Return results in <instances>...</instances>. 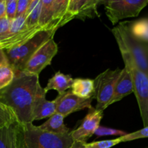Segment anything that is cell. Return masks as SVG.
Segmentation results:
<instances>
[{
	"instance_id": "3",
	"label": "cell",
	"mask_w": 148,
	"mask_h": 148,
	"mask_svg": "<svg viewBox=\"0 0 148 148\" xmlns=\"http://www.w3.org/2000/svg\"><path fill=\"white\" fill-rule=\"evenodd\" d=\"M119 47L124 48L134 58L142 71L148 75V43L139 40L132 33L128 23H120L112 29Z\"/></svg>"
},
{
	"instance_id": "29",
	"label": "cell",
	"mask_w": 148,
	"mask_h": 148,
	"mask_svg": "<svg viewBox=\"0 0 148 148\" xmlns=\"http://www.w3.org/2000/svg\"><path fill=\"white\" fill-rule=\"evenodd\" d=\"M7 65H9L7 56L4 53V51L0 48V67L3 66H7Z\"/></svg>"
},
{
	"instance_id": "28",
	"label": "cell",
	"mask_w": 148,
	"mask_h": 148,
	"mask_svg": "<svg viewBox=\"0 0 148 148\" xmlns=\"http://www.w3.org/2000/svg\"><path fill=\"white\" fill-rule=\"evenodd\" d=\"M30 1H31V0H17L16 17L25 15V13L27 12Z\"/></svg>"
},
{
	"instance_id": "27",
	"label": "cell",
	"mask_w": 148,
	"mask_h": 148,
	"mask_svg": "<svg viewBox=\"0 0 148 148\" xmlns=\"http://www.w3.org/2000/svg\"><path fill=\"white\" fill-rule=\"evenodd\" d=\"M10 27V21L7 17L0 18V41L7 36Z\"/></svg>"
},
{
	"instance_id": "32",
	"label": "cell",
	"mask_w": 148,
	"mask_h": 148,
	"mask_svg": "<svg viewBox=\"0 0 148 148\" xmlns=\"http://www.w3.org/2000/svg\"><path fill=\"white\" fill-rule=\"evenodd\" d=\"M147 148H148V147H147Z\"/></svg>"
},
{
	"instance_id": "17",
	"label": "cell",
	"mask_w": 148,
	"mask_h": 148,
	"mask_svg": "<svg viewBox=\"0 0 148 148\" xmlns=\"http://www.w3.org/2000/svg\"><path fill=\"white\" fill-rule=\"evenodd\" d=\"M71 91L74 95L82 98H94L95 87L93 79L76 78L74 79L71 87Z\"/></svg>"
},
{
	"instance_id": "30",
	"label": "cell",
	"mask_w": 148,
	"mask_h": 148,
	"mask_svg": "<svg viewBox=\"0 0 148 148\" xmlns=\"http://www.w3.org/2000/svg\"><path fill=\"white\" fill-rule=\"evenodd\" d=\"M6 17V0H0V18Z\"/></svg>"
},
{
	"instance_id": "25",
	"label": "cell",
	"mask_w": 148,
	"mask_h": 148,
	"mask_svg": "<svg viewBox=\"0 0 148 148\" xmlns=\"http://www.w3.org/2000/svg\"><path fill=\"white\" fill-rule=\"evenodd\" d=\"M17 0H6V17L10 21L15 19Z\"/></svg>"
},
{
	"instance_id": "24",
	"label": "cell",
	"mask_w": 148,
	"mask_h": 148,
	"mask_svg": "<svg viewBox=\"0 0 148 148\" xmlns=\"http://www.w3.org/2000/svg\"><path fill=\"white\" fill-rule=\"evenodd\" d=\"M143 138H148V126L147 127H144V128L142 129V130H138V131L137 132L130 133V134H125V135L122 136V137H120L121 143L132 141V140Z\"/></svg>"
},
{
	"instance_id": "26",
	"label": "cell",
	"mask_w": 148,
	"mask_h": 148,
	"mask_svg": "<svg viewBox=\"0 0 148 148\" xmlns=\"http://www.w3.org/2000/svg\"><path fill=\"white\" fill-rule=\"evenodd\" d=\"M95 135L98 137H101V136H106V135H120L121 137L127 134V133L124 131H121V130H114V129L111 128H106L104 127H98L96 131L95 132Z\"/></svg>"
},
{
	"instance_id": "14",
	"label": "cell",
	"mask_w": 148,
	"mask_h": 148,
	"mask_svg": "<svg viewBox=\"0 0 148 148\" xmlns=\"http://www.w3.org/2000/svg\"><path fill=\"white\" fill-rule=\"evenodd\" d=\"M46 95L43 94L36 99L33 108V121L51 117L56 112V103L55 99L51 101H47L46 99Z\"/></svg>"
},
{
	"instance_id": "7",
	"label": "cell",
	"mask_w": 148,
	"mask_h": 148,
	"mask_svg": "<svg viewBox=\"0 0 148 148\" xmlns=\"http://www.w3.org/2000/svg\"><path fill=\"white\" fill-rule=\"evenodd\" d=\"M121 69H108L100 74L94 79L95 95L94 98L97 100V106L95 109L98 111H103L109 106V103L114 95L116 83L121 74Z\"/></svg>"
},
{
	"instance_id": "1",
	"label": "cell",
	"mask_w": 148,
	"mask_h": 148,
	"mask_svg": "<svg viewBox=\"0 0 148 148\" xmlns=\"http://www.w3.org/2000/svg\"><path fill=\"white\" fill-rule=\"evenodd\" d=\"M14 71L13 80L0 90V103L12 110L20 124L33 123L36 99L46 92L40 86L38 75Z\"/></svg>"
},
{
	"instance_id": "31",
	"label": "cell",
	"mask_w": 148,
	"mask_h": 148,
	"mask_svg": "<svg viewBox=\"0 0 148 148\" xmlns=\"http://www.w3.org/2000/svg\"><path fill=\"white\" fill-rule=\"evenodd\" d=\"M85 143H80V142H74L71 148H85Z\"/></svg>"
},
{
	"instance_id": "8",
	"label": "cell",
	"mask_w": 148,
	"mask_h": 148,
	"mask_svg": "<svg viewBox=\"0 0 148 148\" xmlns=\"http://www.w3.org/2000/svg\"><path fill=\"white\" fill-rule=\"evenodd\" d=\"M106 14L113 25L121 20L139 15L148 4V0H112L103 1Z\"/></svg>"
},
{
	"instance_id": "10",
	"label": "cell",
	"mask_w": 148,
	"mask_h": 148,
	"mask_svg": "<svg viewBox=\"0 0 148 148\" xmlns=\"http://www.w3.org/2000/svg\"><path fill=\"white\" fill-rule=\"evenodd\" d=\"M55 101L56 103V113L66 117L69 114L85 108H92V98H82L74 95L71 90L59 95Z\"/></svg>"
},
{
	"instance_id": "21",
	"label": "cell",
	"mask_w": 148,
	"mask_h": 148,
	"mask_svg": "<svg viewBox=\"0 0 148 148\" xmlns=\"http://www.w3.org/2000/svg\"><path fill=\"white\" fill-rule=\"evenodd\" d=\"M15 121L17 120L12 110L0 103V130Z\"/></svg>"
},
{
	"instance_id": "5",
	"label": "cell",
	"mask_w": 148,
	"mask_h": 148,
	"mask_svg": "<svg viewBox=\"0 0 148 148\" xmlns=\"http://www.w3.org/2000/svg\"><path fill=\"white\" fill-rule=\"evenodd\" d=\"M55 33V31L41 30L23 44L4 50L9 66L14 70L22 72L29 59L43 44L53 38Z\"/></svg>"
},
{
	"instance_id": "22",
	"label": "cell",
	"mask_w": 148,
	"mask_h": 148,
	"mask_svg": "<svg viewBox=\"0 0 148 148\" xmlns=\"http://www.w3.org/2000/svg\"><path fill=\"white\" fill-rule=\"evenodd\" d=\"M14 77V71L9 65L0 67V90L9 85Z\"/></svg>"
},
{
	"instance_id": "9",
	"label": "cell",
	"mask_w": 148,
	"mask_h": 148,
	"mask_svg": "<svg viewBox=\"0 0 148 148\" xmlns=\"http://www.w3.org/2000/svg\"><path fill=\"white\" fill-rule=\"evenodd\" d=\"M57 44L53 40V38H51L33 55L22 72L39 76L40 72L50 64L52 59L57 53Z\"/></svg>"
},
{
	"instance_id": "15",
	"label": "cell",
	"mask_w": 148,
	"mask_h": 148,
	"mask_svg": "<svg viewBox=\"0 0 148 148\" xmlns=\"http://www.w3.org/2000/svg\"><path fill=\"white\" fill-rule=\"evenodd\" d=\"M19 122H14L0 130V148H18Z\"/></svg>"
},
{
	"instance_id": "18",
	"label": "cell",
	"mask_w": 148,
	"mask_h": 148,
	"mask_svg": "<svg viewBox=\"0 0 148 148\" xmlns=\"http://www.w3.org/2000/svg\"><path fill=\"white\" fill-rule=\"evenodd\" d=\"M64 117L59 113H55L49 120L39 126L42 130L55 134H65L69 133V130L64 123Z\"/></svg>"
},
{
	"instance_id": "20",
	"label": "cell",
	"mask_w": 148,
	"mask_h": 148,
	"mask_svg": "<svg viewBox=\"0 0 148 148\" xmlns=\"http://www.w3.org/2000/svg\"><path fill=\"white\" fill-rule=\"evenodd\" d=\"M132 33L139 40L148 43V18L141 19L129 24Z\"/></svg>"
},
{
	"instance_id": "11",
	"label": "cell",
	"mask_w": 148,
	"mask_h": 148,
	"mask_svg": "<svg viewBox=\"0 0 148 148\" xmlns=\"http://www.w3.org/2000/svg\"><path fill=\"white\" fill-rule=\"evenodd\" d=\"M103 116V111H98L92 107L82 120L81 125L77 130L70 132L72 140L75 142L87 143L90 137L95 134L100 126V122Z\"/></svg>"
},
{
	"instance_id": "16",
	"label": "cell",
	"mask_w": 148,
	"mask_h": 148,
	"mask_svg": "<svg viewBox=\"0 0 148 148\" xmlns=\"http://www.w3.org/2000/svg\"><path fill=\"white\" fill-rule=\"evenodd\" d=\"M74 79L69 75H64L57 72L51 79H49L47 85L44 88L46 92L51 90H55L59 92V95L64 93L67 90L70 89L73 83Z\"/></svg>"
},
{
	"instance_id": "19",
	"label": "cell",
	"mask_w": 148,
	"mask_h": 148,
	"mask_svg": "<svg viewBox=\"0 0 148 148\" xmlns=\"http://www.w3.org/2000/svg\"><path fill=\"white\" fill-rule=\"evenodd\" d=\"M41 7L42 0H31L25 13V25L27 27L38 26Z\"/></svg>"
},
{
	"instance_id": "4",
	"label": "cell",
	"mask_w": 148,
	"mask_h": 148,
	"mask_svg": "<svg viewBox=\"0 0 148 148\" xmlns=\"http://www.w3.org/2000/svg\"><path fill=\"white\" fill-rule=\"evenodd\" d=\"M125 64V68L130 72L133 83L134 93L137 98L144 127L148 126V75L139 68L132 55L124 48L119 47Z\"/></svg>"
},
{
	"instance_id": "12",
	"label": "cell",
	"mask_w": 148,
	"mask_h": 148,
	"mask_svg": "<svg viewBox=\"0 0 148 148\" xmlns=\"http://www.w3.org/2000/svg\"><path fill=\"white\" fill-rule=\"evenodd\" d=\"M102 2L99 0H69L68 10L75 18H93L98 14V5Z\"/></svg>"
},
{
	"instance_id": "13",
	"label": "cell",
	"mask_w": 148,
	"mask_h": 148,
	"mask_svg": "<svg viewBox=\"0 0 148 148\" xmlns=\"http://www.w3.org/2000/svg\"><path fill=\"white\" fill-rule=\"evenodd\" d=\"M134 92L133 83L130 72L125 67L121 69V74L116 83L114 95L110 101L109 106L116 102L121 101L124 97Z\"/></svg>"
},
{
	"instance_id": "2",
	"label": "cell",
	"mask_w": 148,
	"mask_h": 148,
	"mask_svg": "<svg viewBox=\"0 0 148 148\" xmlns=\"http://www.w3.org/2000/svg\"><path fill=\"white\" fill-rule=\"evenodd\" d=\"M74 142L70 132L55 134L42 130L33 123H19L18 148H71Z\"/></svg>"
},
{
	"instance_id": "23",
	"label": "cell",
	"mask_w": 148,
	"mask_h": 148,
	"mask_svg": "<svg viewBox=\"0 0 148 148\" xmlns=\"http://www.w3.org/2000/svg\"><path fill=\"white\" fill-rule=\"evenodd\" d=\"M121 143L120 137L114 140H103V141L92 142L90 143H85V148H111Z\"/></svg>"
},
{
	"instance_id": "6",
	"label": "cell",
	"mask_w": 148,
	"mask_h": 148,
	"mask_svg": "<svg viewBox=\"0 0 148 148\" xmlns=\"http://www.w3.org/2000/svg\"><path fill=\"white\" fill-rule=\"evenodd\" d=\"M69 0H42L38 25L43 30L55 31L75 17L68 10Z\"/></svg>"
}]
</instances>
